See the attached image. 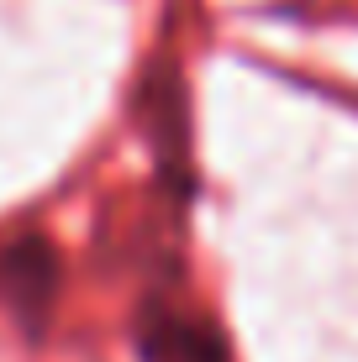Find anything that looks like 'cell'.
<instances>
[{
	"label": "cell",
	"instance_id": "cell-2",
	"mask_svg": "<svg viewBox=\"0 0 358 362\" xmlns=\"http://www.w3.org/2000/svg\"><path fill=\"white\" fill-rule=\"evenodd\" d=\"M138 346L142 362H232L221 336L206 326V320L174 315V310H142V326H138Z\"/></svg>",
	"mask_w": 358,
	"mask_h": 362
},
{
	"label": "cell",
	"instance_id": "cell-1",
	"mask_svg": "<svg viewBox=\"0 0 358 362\" xmlns=\"http://www.w3.org/2000/svg\"><path fill=\"white\" fill-rule=\"evenodd\" d=\"M58 294V252L43 236H16L0 247V305L27 331H43Z\"/></svg>",
	"mask_w": 358,
	"mask_h": 362
}]
</instances>
